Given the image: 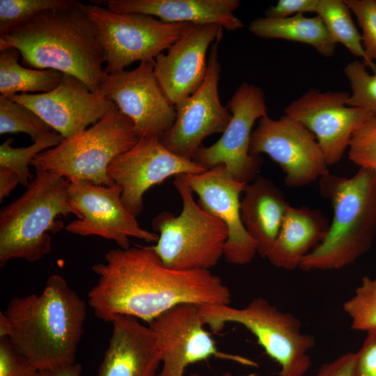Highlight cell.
<instances>
[{
	"label": "cell",
	"mask_w": 376,
	"mask_h": 376,
	"mask_svg": "<svg viewBox=\"0 0 376 376\" xmlns=\"http://www.w3.org/2000/svg\"><path fill=\"white\" fill-rule=\"evenodd\" d=\"M350 93L311 88L292 102L285 115L299 122L315 136L329 166L339 162L353 133L373 115L349 107Z\"/></svg>",
	"instance_id": "17"
},
{
	"label": "cell",
	"mask_w": 376,
	"mask_h": 376,
	"mask_svg": "<svg viewBox=\"0 0 376 376\" xmlns=\"http://www.w3.org/2000/svg\"><path fill=\"white\" fill-rule=\"evenodd\" d=\"M366 68L363 62L354 60L344 68L352 89L347 105L376 116V72L370 74Z\"/></svg>",
	"instance_id": "32"
},
{
	"label": "cell",
	"mask_w": 376,
	"mask_h": 376,
	"mask_svg": "<svg viewBox=\"0 0 376 376\" xmlns=\"http://www.w3.org/2000/svg\"><path fill=\"white\" fill-rule=\"evenodd\" d=\"M139 139L132 121L113 104L93 126L39 153L31 165L36 171L53 173L68 180L111 186L115 183L107 174L109 165Z\"/></svg>",
	"instance_id": "6"
},
{
	"label": "cell",
	"mask_w": 376,
	"mask_h": 376,
	"mask_svg": "<svg viewBox=\"0 0 376 376\" xmlns=\"http://www.w3.org/2000/svg\"><path fill=\"white\" fill-rule=\"evenodd\" d=\"M76 0H0V36L46 11L72 8Z\"/></svg>",
	"instance_id": "30"
},
{
	"label": "cell",
	"mask_w": 376,
	"mask_h": 376,
	"mask_svg": "<svg viewBox=\"0 0 376 376\" xmlns=\"http://www.w3.org/2000/svg\"><path fill=\"white\" fill-rule=\"evenodd\" d=\"M321 196L334 210L323 240L302 260L303 271L332 270L354 263L376 237V176L359 168L352 177L329 173L319 179Z\"/></svg>",
	"instance_id": "4"
},
{
	"label": "cell",
	"mask_w": 376,
	"mask_h": 376,
	"mask_svg": "<svg viewBox=\"0 0 376 376\" xmlns=\"http://www.w3.org/2000/svg\"><path fill=\"white\" fill-rule=\"evenodd\" d=\"M227 107L231 118L221 136L208 147L201 146L193 160L207 169L224 165L236 180L249 184L263 165L260 156L250 154L249 143L255 122L267 115L265 94L260 87L244 82Z\"/></svg>",
	"instance_id": "11"
},
{
	"label": "cell",
	"mask_w": 376,
	"mask_h": 376,
	"mask_svg": "<svg viewBox=\"0 0 376 376\" xmlns=\"http://www.w3.org/2000/svg\"><path fill=\"white\" fill-rule=\"evenodd\" d=\"M240 203L244 226L258 253L266 258L275 242L290 205L283 191L269 179L258 175L246 185Z\"/></svg>",
	"instance_id": "23"
},
{
	"label": "cell",
	"mask_w": 376,
	"mask_h": 376,
	"mask_svg": "<svg viewBox=\"0 0 376 376\" xmlns=\"http://www.w3.org/2000/svg\"><path fill=\"white\" fill-rule=\"evenodd\" d=\"M207 170L194 160L174 154L159 139L143 137L111 162L107 174L120 187L124 206L136 217L143 210V195L150 187L171 176Z\"/></svg>",
	"instance_id": "15"
},
{
	"label": "cell",
	"mask_w": 376,
	"mask_h": 376,
	"mask_svg": "<svg viewBox=\"0 0 376 376\" xmlns=\"http://www.w3.org/2000/svg\"><path fill=\"white\" fill-rule=\"evenodd\" d=\"M336 43L343 45L352 54L361 58L366 67L370 63L364 52L361 35L344 0H318L316 13Z\"/></svg>",
	"instance_id": "27"
},
{
	"label": "cell",
	"mask_w": 376,
	"mask_h": 376,
	"mask_svg": "<svg viewBox=\"0 0 376 376\" xmlns=\"http://www.w3.org/2000/svg\"><path fill=\"white\" fill-rule=\"evenodd\" d=\"M174 185L182 198V210L176 216L163 211L152 219V229L159 233V239L151 246L170 268L210 270L224 256L227 228L195 202L182 175L175 176Z\"/></svg>",
	"instance_id": "8"
},
{
	"label": "cell",
	"mask_w": 376,
	"mask_h": 376,
	"mask_svg": "<svg viewBox=\"0 0 376 376\" xmlns=\"http://www.w3.org/2000/svg\"><path fill=\"white\" fill-rule=\"evenodd\" d=\"M40 370L7 337H0V376H39Z\"/></svg>",
	"instance_id": "35"
},
{
	"label": "cell",
	"mask_w": 376,
	"mask_h": 376,
	"mask_svg": "<svg viewBox=\"0 0 376 376\" xmlns=\"http://www.w3.org/2000/svg\"><path fill=\"white\" fill-rule=\"evenodd\" d=\"M249 152L266 154L277 163L285 174L284 182L288 187L308 185L330 173L315 135L285 114L279 119L266 115L258 120L251 134Z\"/></svg>",
	"instance_id": "10"
},
{
	"label": "cell",
	"mask_w": 376,
	"mask_h": 376,
	"mask_svg": "<svg viewBox=\"0 0 376 376\" xmlns=\"http://www.w3.org/2000/svg\"><path fill=\"white\" fill-rule=\"evenodd\" d=\"M189 376H200V375L198 373H193V374L190 375ZM221 376H233V375H232L229 373H225L223 375H221ZM240 376H256V375L255 373H251V374L244 375H240Z\"/></svg>",
	"instance_id": "42"
},
{
	"label": "cell",
	"mask_w": 376,
	"mask_h": 376,
	"mask_svg": "<svg viewBox=\"0 0 376 376\" xmlns=\"http://www.w3.org/2000/svg\"><path fill=\"white\" fill-rule=\"evenodd\" d=\"M222 38L209 50L207 69L198 89L175 105L176 117L172 127L159 139L174 154L189 160L194 157L209 135L223 133L231 113L219 96L221 65L218 48Z\"/></svg>",
	"instance_id": "12"
},
{
	"label": "cell",
	"mask_w": 376,
	"mask_h": 376,
	"mask_svg": "<svg viewBox=\"0 0 376 376\" xmlns=\"http://www.w3.org/2000/svg\"><path fill=\"white\" fill-rule=\"evenodd\" d=\"M356 331L376 329V278L364 276L354 295L343 305Z\"/></svg>",
	"instance_id": "31"
},
{
	"label": "cell",
	"mask_w": 376,
	"mask_h": 376,
	"mask_svg": "<svg viewBox=\"0 0 376 376\" xmlns=\"http://www.w3.org/2000/svg\"><path fill=\"white\" fill-rule=\"evenodd\" d=\"M86 304L65 279L50 276L40 294L12 298L0 313V337L39 370L56 372L75 363Z\"/></svg>",
	"instance_id": "2"
},
{
	"label": "cell",
	"mask_w": 376,
	"mask_h": 376,
	"mask_svg": "<svg viewBox=\"0 0 376 376\" xmlns=\"http://www.w3.org/2000/svg\"><path fill=\"white\" fill-rule=\"evenodd\" d=\"M366 333L362 345L355 352L354 376H376V329Z\"/></svg>",
	"instance_id": "36"
},
{
	"label": "cell",
	"mask_w": 376,
	"mask_h": 376,
	"mask_svg": "<svg viewBox=\"0 0 376 376\" xmlns=\"http://www.w3.org/2000/svg\"><path fill=\"white\" fill-rule=\"evenodd\" d=\"M349 159L372 171L376 176V116H372L352 134L348 146Z\"/></svg>",
	"instance_id": "33"
},
{
	"label": "cell",
	"mask_w": 376,
	"mask_h": 376,
	"mask_svg": "<svg viewBox=\"0 0 376 376\" xmlns=\"http://www.w3.org/2000/svg\"><path fill=\"white\" fill-rule=\"evenodd\" d=\"M20 57L21 54L16 48L0 50L1 96L48 93L59 84L64 74L51 69L26 68L19 64Z\"/></svg>",
	"instance_id": "26"
},
{
	"label": "cell",
	"mask_w": 376,
	"mask_h": 376,
	"mask_svg": "<svg viewBox=\"0 0 376 376\" xmlns=\"http://www.w3.org/2000/svg\"><path fill=\"white\" fill-rule=\"evenodd\" d=\"M93 22L104 54L105 74L125 70L130 64L155 61L194 24L166 23L136 13H115L98 4L79 2Z\"/></svg>",
	"instance_id": "9"
},
{
	"label": "cell",
	"mask_w": 376,
	"mask_h": 376,
	"mask_svg": "<svg viewBox=\"0 0 376 376\" xmlns=\"http://www.w3.org/2000/svg\"><path fill=\"white\" fill-rule=\"evenodd\" d=\"M68 181L69 203L78 219L66 225L67 231L113 240L123 249L130 248V237L147 242H157L158 234L141 228L136 217L124 206L119 185H98L82 180Z\"/></svg>",
	"instance_id": "13"
},
{
	"label": "cell",
	"mask_w": 376,
	"mask_h": 376,
	"mask_svg": "<svg viewBox=\"0 0 376 376\" xmlns=\"http://www.w3.org/2000/svg\"><path fill=\"white\" fill-rule=\"evenodd\" d=\"M201 320L214 332L228 323L239 324L256 338L265 353L281 367L280 376H303L311 362L309 350L314 338L305 334L299 320L262 297L242 308L229 304L198 306Z\"/></svg>",
	"instance_id": "7"
},
{
	"label": "cell",
	"mask_w": 376,
	"mask_h": 376,
	"mask_svg": "<svg viewBox=\"0 0 376 376\" xmlns=\"http://www.w3.org/2000/svg\"><path fill=\"white\" fill-rule=\"evenodd\" d=\"M63 139L62 135L52 131L29 146L15 148L11 146L13 139H8L0 146V168L14 171L19 178V184L27 187L29 180H33L29 169L32 160L44 150L58 145Z\"/></svg>",
	"instance_id": "28"
},
{
	"label": "cell",
	"mask_w": 376,
	"mask_h": 376,
	"mask_svg": "<svg viewBox=\"0 0 376 376\" xmlns=\"http://www.w3.org/2000/svg\"><path fill=\"white\" fill-rule=\"evenodd\" d=\"M148 326L157 334L162 348V369L156 376H184L190 364L215 357L256 366L246 357L219 350L205 329L198 306H176L151 321Z\"/></svg>",
	"instance_id": "16"
},
{
	"label": "cell",
	"mask_w": 376,
	"mask_h": 376,
	"mask_svg": "<svg viewBox=\"0 0 376 376\" xmlns=\"http://www.w3.org/2000/svg\"><path fill=\"white\" fill-rule=\"evenodd\" d=\"M53 130L27 107L14 101L10 97L0 96L1 135L8 133H26L34 142Z\"/></svg>",
	"instance_id": "29"
},
{
	"label": "cell",
	"mask_w": 376,
	"mask_h": 376,
	"mask_svg": "<svg viewBox=\"0 0 376 376\" xmlns=\"http://www.w3.org/2000/svg\"><path fill=\"white\" fill-rule=\"evenodd\" d=\"M39 376H57L55 372L51 370H40Z\"/></svg>",
	"instance_id": "41"
},
{
	"label": "cell",
	"mask_w": 376,
	"mask_h": 376,
	"mask_svg": "<svg viewBox=\"0 0 376 376\" xmlns=\"http://www.w3.org/2000/svg\"><path fill=\"white\" fill-rule=\"evenodd\" d=\"M223 29L213 24L193 25L154 61L157 80L169 102L177 103L195 93L204 81L206 56L222 38Z\"/></svg>",
	"instance_id": "20"
},
{
	"label": "cell",
	"mask_w": 376,
	"mask_h": 376,
	"mask_svg": "<svg viewBox=\"0 0 376 376\" xmlns=\"http://www.w3.org/2000/svg\"><path fill=\"white\" fill-rule=\"evenodd\" d=\"M81 366L75 363L56 372L57 376H81Z\"/></svg>",
	"instance_id": "40"
},
{
	"label": "cell",
	"mask_w": 376,
	"mask_h": 376,
	"mask_svg": "<svg viewBox=\"0 0 376 376\" xmlns=\"http://www.w3.org/2000/svg\"><path fill=\"white\" fill-rule=\"evenodd\" d=\"M318 0H279L265 11V17L285 18L306 13H316Z\"/></svg>",
	"instance_id": "37"
},
{
	"label": "cell",
	"mask_w": 376,
	"mask_h": 376,
	"mask_svg": "<svg viewBox=\"0 0 376 376\" xmlns=\"http://www.w3.org/2000/svg\"><path fill=\"white\" fill-rule=\"evenodd\" d=\"M303 376H306V375H303Z\"/></svg>",
	"instance_id": "43"
},
{
	"label": "cell",
	"mask_w": 376,
	"mask_h": 376,
	"mask_svg": "<svg viewBox=\"0 0 376 376\" xmlns=\"http://www.w3.org/2000/svg\"><path fill=\"white\" fill-rule=\"evenodd\" d=\"M79 2L41 13L0 36V50L16 48L24 66L72 76L102 94L104 54L97 31Z\"/></svg>",
	"instance_id": "3"
},
{
	"label": "cell",
	"mask_w": 376,
	"mask_h": 376,
	"mask_svg": "<svg viewBox=\"0 0 376 376\" xmlns=\"http://www.w3.org/2000/svg\"><path fill=\"white\" fill-rule=\"evenodd\" d=\"M355 353H345L323 364L315 376H354Z\"/></svg>",
	"instance_id": "38"
},
{
	"label": "cell",
	"mask_w": 376,
	"mask_h": 376,
	"mask_svg": "<svg viewBox=\"0 0 376 376\" xmlns=\"http://www.w3.org/2000/svg\"><path fill=\"white\" fill-rule=\"evenodd\" d=\"M19 183L17 175L10 169L0 168V201L9 196Z\"/></svg>",
	"instance_id": "39"
},
{
	"label": "cell",
	"mask_w": 376,
	"mask_h": 376,
	"mask_svg": "<svg viewBox=\"0 0 376 376\" xmlns=\"http://www.w3.org/2000/svg\"><path fill=\"white\" fill-rule=\"evenodd\" d=\"M69 181L36 171L24 193L0 212V266L15 258L39 260L52 250L49 232L61 230V217L76 212L68 200Z\"/></svg>",
	"instance_id": "5"
},
{
	"label": "cell",
	"mask_w": 376,
	"mask_h": 376,
	"mask_svg": "<svg viewBox=\"0 0 376 376\" xmlns=\"http://www.w3.org/2000/svg\"><path fill=\"white\" fill-rule=\"evenodd\" d=\"M182 176L198 195V205L226 225L228 238L224 257L226 262L240 265L250 263L258 253L257 247L242 221L240 201L247 184L236 180L224 165Z\"/></svg>",
	"instance_id": "18"
},
{
	"label": "cell",
	"mask_w": 376,
	"mask_h": 376,
	"mask_svg": "<svg viewBox=\"0 0 376 376\" xmlns=\"http://www.w3.org/2000/svg\"><path fill=\"white\" fill-rule=\"evenodd\" d=\"M344 1L357 17L370 68L376 72V0Z\"/></svg>",
	"instance_id": "34"
},
{
	"label": "cell",
	"mask_w": 376,
	"mask_h": 376,
	"mask_svg": "<svg viewBox=\"0 0 376 376\" xmlns=\"http://www.w3.org/2000/svg\"><path fill=\"white\" fill-rule=\"evenodd\" d=\"M115 13H136L166 23L217 24L233 31L244 26L235 15L239 0H107L101 1Z\"/></svg>",
	"instance_id": "22"
},
{
	"label": "cell",
	"mask_w": 376,
	"mask_h": 376,
	"mask_svg": "<svg viewBox=\"0 0 376 376\" xmlns=\"http://www.w3.org/2000/svg\"><path fill=\"white\" fill-rule=\"evenodd\" d=\"M249 31L263 38H276L309 45L321 55L332 56L336 43L318 15L298 14L285 18L258 17L249 24Z\"/></svg>",
	"instance_id": "25"
},
{
	"label": "cell",
	"mask_w": 376,
	"mask_h": 376,
	"mask_svg": "<svg viewBox=\"0 0 376 376\" xmlns=\"http://www.w3.org/2000/svg\"><path fill=\"white\" fill-rule=\"evenodd\" d=\"M97 376H156L162 348L156 332L126 315L114 316Z\"/></svg>",
	"instance_id": "21"
},
{
	"label": "cell",
	"mask_w": 376,
	"mask_h": 376,
	"mask_svg": "<svg viewBox=\"0 0 376 376\" xmlns=\"http://www.w3.org/2000/svg\"><path fill=\"white\" fill-rule=\"evenodd\" d=\"M154 61L141 62L131 70L105 74L100 88L132 121L139 138L160 139L173 125L176 111L157 80Z\"/></svg>",
	"instance_id": "14"
},
{
	"label": "cell",
	"mask_w": 376,
	"mask_h": 376,
	"mask_svg": "<svg viewBox=\"0 0 376 376\" xmlns=\"http://www.w3.org/2000/svg\"><path fill=\"white\" fill-rule=\"evenodd\" d=\"M91 267L98 279L88 293L95 315L110 322L118 315L149 324L180 304H230V292L209 269L166 266L152 246L109 251Z\"/></svg>",
	"instance_id": "1"
},
{
	"label": "cell",
	"mask_w": 376,
	"mask_h": 376,
	"mask_svg": "<svg viewBox=\"0 0 376 376\" xmlns=\"http://www.w3.org/2000/svg\"><path fill=\"white\" fill-rule=\"evenodd\" d=\"M329 225L322 210L290 205L266 258L274 266L288 271L299 268L304 257L323 240Z\"/></svg>",
	"instance_id": "24"
},
{
	"label": "cell",
	"mask_w": 376,
	"mask_h": 376,
	"mask_svg": "<svg viewBox=\"0 0 376 376\" xmlns=\"http://www.w3.org/2000/svg\"><path fill=\"white\" fill-rule=\"evenodd\" d=\"M10 97L34 111L64 139L96 123L113 105L102 94L92 92L83 82L68 75H63L59 84L48 93Z\"/></svg>",
	"instance_id": "19"
}]
</instances>
